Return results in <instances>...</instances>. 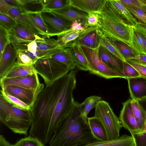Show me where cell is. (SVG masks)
Here are the masks:
<instances>
[{
    "label": "cell",
    "instance_id": "cell-1",
    "mask_svg": "<svg viewBox=\"0 0 146 146\" xmlns=\"http://www.w3.org/2000/svg\"><path fill=\"white\" fill-rule=\"evenodd\" d=\"M76 73L75 69L70 70L52 84L46 86L30 110L32 121L29 136L38 138L45 145L74 105Z\"/></svg>",
    "mask_w": 146,
    "mask_h": 146
},
{
    "label": "cell",
    "instance_id": "cell-2",
    "mask_svg": "<svg viewBox=\"0 0 146 146\" xmlns=\"http://www.w3.org/2000/svg\"><path fill=\"white\" fill-rule=\"evenodd\" d=\"M82 104L75 101L62 120L49 142L50 146H82L96 141L88 123L81 117Z\"/></svg>",
    "mask_w": 146,
    "mask_h": 146
},
{
    "label": "cell",
    "instance_id": "cell-3",
    "mask_svg": "<svg viewBox=\"0 0 146 146\" xmlns=\"http://www.w3.org/2000/svg\"><path fill=\"white\" fill-rule=\"evenodd\" d=\"M100 14L102 21L98 28L100 33L112 40L121 41L130 45V27L124 23L109 0Z\"/></svg>",
    "mask_w": 146,
    "mask_h": 146
},
{
    "label": "cell",
    "instance_id": "cell-4",
    "mask_svg": "<svg viewBox=\"0 0 146 146\" xmlns=\"http://www.w3.org/2000/svg\"><path fill=\"white\" fill-rule=\"evenodd\" d=\"M0 121L14 133L27 136L32 124V115L30 110L13 106L0 94Z\"/></svg>",
    "mask_w": 146,
    "mask_h": 146
},
{
    "label": "cell",
    "instance_id": "cell-5",
    "mask_svg": "<svg viewBox=\"0 0 146 146\" xmlns=\"http://www.w3.org/2000/svg\"><path fill=\"white\" fill-rule=\"evenodd\" d=\"M94 116L98 118L104 126L109 141L117 139L120 137V131L122 126L108 102L101 100L96 103Z\"/></svg>",
    "mask_w": 146,
    "mask_h": 146
},
{
    "label": "cell",
    "instance_id": "cell-6",
    "mask_svg": "<svg viewBox=\"0 0 146 146\" xmlns=\"http://www.w3.org/2000/svg\"><path fill=\"white\" fill-rule=\"evenodd\" d=\"M36 72L48 86L68 74L70 70L64 65L49 57L40 58L33 65Z\"/></svg>",
    "mask_w": 146,
    "mask_h": 146
},
{
    "label": "cell",
    "instance_id": "cell-7",
    "mask_svg": "<svg viewBox=\"0 0 146 146\" xmlns=\"http://www.w3.org/2000/svg\"><path fill=\"white\" fill-rule=\"evenodd\" d=\"M100 45L95 48L80 46L88 63L90 73L106 79L124 78L123 76L110 68L102 60L99 53Z\"/></svg>",
    "mask_w": 146,
    "mask_h": 146
},
{
    "label": "cell",
    "instance_id": "cell-8",
    "mask_svg": "<svg viewBox=\"0 0 146 146\" xmlns=\"http://www.w3.org/2000/svg\"><path fill=\"white\" fill-rule=\"evenodd\" d=\"M40 14L47 29L48 36L50 38L58 36L71 28L72 23L57 17L49 11H43Z\"/></svg>",
    "mask_w": 146,
    "mask_h": 146
},
{
    "label": "cell",
    "instance_id": "cell-9",
    "mask_svg": "<svg viewBox=\"0 0 146 146\" xmlns=\"http://www.w3.org/2000/svg\"><path fill=\"white\" fill-rule=\"evenodd\" d=\"M1 89L17 98L29 106L31 109L38 96L42 90L24 88L9 84H0Z\"/></svg>",
    "mask_w": 146,
    "mask_h": 146
},
{
    "label": "cell",
    "instance_id": "cell-10",
    "mask_svg": "<svg viewBox=\"0 0 146 146\" xmlns=\"http://www.w3.org/2000/svg\"><path fill=\"white\" fill-rule=\"evenodd\" d=\"M0 84L15 85L25 88L42 90L44 85L41 83L36 72L25 77L0 78Z\"/></svg>",
    "mask_w": 146,
    "mask_h": 146
},
{
    "label": "cell",
    "instance_id": "cell-11",
    "mask_svg": "<svg viewBox=\"0 0 146 146\" xmlns=\"http://www.w3.org/2000/svg\"><path fill=\"white\" fill-rule=\"evenodd\" d=\"M131 99L123 103L119 119L123 127L128 130L131 135L141 133L138 124L133 115L131 104Z\"/></svg>",
    "mask_w": 146,
    "mask_h": 146
},
{
    "label": "cell",
    "instance_id": "cell-12",
    "mask_svg": "<svg viewBox=\"0 0 146 146\" xmlns=\"http://www.w3.org/2000/svg\"><path fill=\"white\" fill-rule=\"evenodd\" d=\"M72 8L70 6L60 9L47 11L51 12L57 17L69 22L72 23L77 21L80 23L85 28L86 23L87 14Z\"/></svg>",
    "mask_w": 146,
    "mask_h": 146
},
{
    "label": "cell",
    "instance_id": "cell-13",
    "mask_svg": "<svg viewBox=\"0 0 146 146\" xmlns=\"http://www.w3.org/2000/svg\"><path fill=\"white\" fill-rule=\"evenodd\" d=\"M75 43L79 46L95 48L100 45V35L96 27H89L86 29Z\"/></svg>",
    "mask_w": 146,
    "mask_h": 146
},
{
    "label": "cell",
    "instance_id": "cell-14",
    "mask_svg": "<svg viewBox=\"0 0 146 146\" xmlns=\"http://www.w3.org/2000/svg\"><path fill=\"white\" fill-rule=\"evenodd\" d=\"M107 0H69L71 7L87 14L96 12L100 13Z\"/></svg>",
    "mask_w": 146,
    "mask_h": 146
},
{
    "label": "cell",
    "instance_id": "cell-15",
    "mask_svg": "<svg viewBox=\"0 0 146 146\" xmlns=\"http://www.w3.org/2000/svg\"><path fill=\"white\" fill-rule=\"evenodd\" d=\"M131 99L138 101L146 98V79L141 77L127 78Z\"/></svg>",
    "mask_w": 146,
    "mask_h": 146
},
{
    "label": "cell",
    "instance_id": "cell-16",
    "mask_svg": "<svg viewBox=\"0 0 146 146\" xmlns=\"http://www.w3.org/2000/svg\"><path fill=\"white\" fill-rule=\"evenodd\" d=\"M17 58V50L8 43L0 56V78L14 64Z\"/></svg>",
    "mask_w": 146,
    "mask_h": 146
},
{
    "label": "cell",
    "instance_id": "cell-17",
    "mask_svg": "<svg viewBox=\"0 0 146 146\" xmlns=\"http://www.w3.org/2000/svg\"><path fill=\"white\" fill-rule=\"evenodd\" d=\"M99 53L102 60L107 66L117 72L126 79L123 71L124 61L101 45L99 48Z\"/></svg>",
    "mask_w": 146,
    "mask_h": 146
},
{
    "label": "cell",
    "instance_id": "cell-18",
    "mask_svg": "<svg viewBox=\"0 0 146 146\" xmlns=\"http://www.w3.org/2000/svg\"><path fill=\"white\" fill-rule=\"evenodd\" d=\"M11 31L25 43L28 44L33 41H37L43 38L36 34L18 22Z\"/></svg>",
    "mask_w": 146,
    "mask_h": 146
},
{
    "label": "cell",
    "instance_id": "cell-19",
    "mask_svg": "<svg viewBox=\"0 0 146 146\" xmlns=\"http://www.w3.org/2000/svg\"><path fill=\"white\" fill-rule=\"evenodd\" d=\"M88 123L93 136L96 139L101 141H109L106 130L98 118L94 116L88 117Z\"/></svg>",
    "mask_w": 146,
    "mask_h": 146
},
{
    "label": "cell",
    "instance_id": "cell-20",
    "mask_svg": "<svg viewBox=\"0 0 146 146\" xmlns=\"http://www.w3.org/2000/svg\"><path fill=\"white\" fill-rule=\"evenodd\" d=\"M124 23L129 27H134L138 22L124 5L119 0H109Z\"/></svg>",
    "mask_w": 146,
    "mask_h": 146
},
{
    "label": "cell",
    "instance_id": "cell-21",
    "mask_svg": "<svg viewBox=\"0 0 146 146\" xmlns=\"http://www.w3.org/2000/svg\"><path fill=\"white\" fill-rule=\"evenodd\" d=\"M82 146H135L133 137L123 135L117 139L107 141L97 140Z\"/></svg>",
    "mask_w": 146,
    "mask_h": 146
},
{
    "label": "cell",
    "instance_id": "cell-22",
    "mask_svg": "<svg viewBox=\"0 0 146 146\" xmlns=\"http://www.w3.org/2000/svg\"><path fill=\"white\" fill-rule=\"evenodd\" d=\"M36 72L33 65H20L16 62L0 78L25 77L32 75Z\"/></svg>",
    "mask_w": 146,
    "mask_h": 146
},
{
    "label": "cell",
    "instance_id": "cell-23",
    "mask_svg": "<svg viewBox=\"0 0 146 146\" xmlns=\"http://www.w3.org/2000/svg\"><path fill=\"white\" fill-rule=\"evenodd\" d=\"M84 31H73L70 29L58 35L57 41L64 48H71Z\"/></svg>",
    "mask_w": 146,
    "mask_h": 146
},
{
    "label": "cell",
    "instance_id": "cell-24",
    "mask_svg": "<svg viewBox=\"0 0 146 146\" xmlns=\"http://www.w3.org/2000/svg\"><path fill=\"white\" fill-rule=\"evenodd\" d=\"M48 57L64 65L70 70H74L76 67L70 48H64Z\"/></svg>",
    "mask_w": 146,
    "mask_h": 146
},
{
    "label": "cell",
    "instance_id": "cell-25",
    "mask_svg": "<svg viewBox=\"0 0 146 146\" xmlns=\"http://www.w3.org/2000/svg\"><path fill=\"white\" fill-rule=\"evenodd\" d=\"M70 48L76 67L79 70L89 71L88 63L80 46L75 43Z\"/></svg>",
    "mask_w": 146,
    "mask_h": 146
},
{
    "label": "cell",
    "instance_id": "cell-26",
    "mask_svg": "<svg viewBox=\"0 0 146 146\" xmlns=\"http://www.w3.org/2000/svg\"><path fill=\"white\" fill-rule=\"evenodd\" d=\"M9 15L17 22L21 23L36 34L43 36L42 33L27 17L22 13L19 9L12 7L9 10Z\"/></svg>",
    "mask_w": 146,
    "mask_h": 146
},
{
    "label": "cell",
    "instance_id": "cell-27",
    "mask_svg": "<svg viewBox=\"0 0 146 146\" xmlns=\"http://www.w3.org/2000/svg\"><path fill=\"white\" fill-rule=\"evenodd\" d=\"M22 13L27 17L42 33L44 38H50L47 28L41 16V12H25Z\"/></svg>",
    "mask_w": 146,
    "mask_h": 146
},
{
    "label": "cell",
    "instance_id": "cell-28",
    "mask_svg": "<svg viewBox=\"0 0 146 146\" xmlns=\"http://www.w3.org/2000/svg\"><path fill=\"white\" fill-rule=\"evenodd\" d=\"M130 46L139 55L146 54L143 39L140 34L133 27H130Z\"/></svg>",
    "mask_w": 146,
    "mask_h": 146
},
{
    "label": "cell",
    "instance_id": "cell-29",
    "mask_svg": "<svg viewBox=\"0 0 146 146\" xmlns=\"http://www.w3.org/2000/svg\"><path fill=\"white\" fill-rule=\"evenodd\" d=\"M143 112L145 119L144 128L139 134L131 135L135 142V146H146V98L137 101Z\"/></svg>",
    "mask_w": 146,
    "mask_h": 146
},
{
    "label": "cell",
    "instance_id": "cell-30",
    "mask_svg": "<svg viewBox=\"0 0 146 146\" xmlns=\"http://www.w3.org/2000/svg\"><path fill=\"white\" fill-rule=\"evenodd\" d=\"M101 100L100 97L93 96L87 98L82 103L81 117L85 123H88V116L90 112L95 108L96 103Z\"/></svg>",
    "mask_w": 146,
    "mask_h": 146
},
{
    "label": "cell",
    "instance_id": "cell-31",
    "mask_svg": "<svg viewBox=\"0 0 146 146\" xmlns=\"http://www.w3.org/2000/svg\"><path fill=\"white\" fill-rule=\"evenodd\" d=\"M22 13L41 12L43 10L42 0H20Z\"/></svg>",
    "mask_w": 146,
    "mask_h": 146
},
{
    "label": "cell",
    "instance_id": "cell-32",
    "mask_svg": "<svg viewBox=\"0 0 146 146\" xmlns=\"http://www.w3.org/2000/svg\"><path fill=\"white\" fill-rule=\"evenodd\" d=\"M112 41L125 60L128 59L134 58L139 55L132 47L128 44L119 40Z\"/></svg>",
    "mask_w": 146,
    "mask_h": 146
},
{
    "label": "cell",
    "instance_id": "cell-33",
    "mask_svg": "<svg viewBox=\"0 0 146 146\" xmlns=\"http://www.w3.org/2000/svg\"><path fill=\"white\" fill-rule=\"evenodd\" d=\"M42 2L44 11L59 9L70 6L69 0H42Z\"/></svg>",
    "mask_w": 146,
    "mask_h": 146
},
{
    "label": "cell",
    "instance_id": "cell-34",
    "mask_svg": "<svg viewBox=\"0 0 146 146\" xmlns=\"http://www.w3.org/2000/svg\"><path fill=\"white\" fill-rule=\"evenodd\" d=\"M131 104L133 115L141 132L145 124V119L144 114L137 100L132 99Z\"/></svg>",
    "mask_w": 146,
    "mask_h": 146
},
{
    "label": "cell",
    "instance_id": "cell-35",
    "mask_svg": "<svg viewBox=\"0 0 146 146\" xmlns=\"http://www.w3.org/2000/svg\"><path fill=\"white\" fill-rule=\"evenodd\" d=\"M100 45L102 46L112 54L122 60H125L121 54L113 41L100 34Z\"/></svg>",
    "mask_w": 146,
    "mask_h": 146
},
{
    "label": "cell",
    "instance_id": "cell-36",
    "mask_svg": "<svg viewBox=\"0 0 146 146\" xmlns=\"http://www.w3.org/2000/svg\"><path fill=\"white\" fill-rule=\"evenodd\" d=\"M0 91V94L13 106L22 110H31V108L29 106L17 98L8 94L2 89Z\"/></svg>",
    "mask_w": 146,
    "mask_h": 146
},
{
    "label": "cell",
    "instance_id": "cell-37",
    "mask_svg": "<svg viewBox=\"0 0 146 146\" xmlns=\"http://www.w3.org/2000/svg\"><path fill=\"white\" fill-rule=\"evenodd\" d=\"M43 37L42 39L36 41L37 44V50H49L61 47L57 40L50 38Z\"/></svg>",
    "mask_w": 146,
    "mask_h": 146
},
{
    "label": "cell",
    "instance_id": "cell-38",
    "mask_svg": "<svg viewBox=\"0 0 146 146\" xmlns=\"http://www.w3.org/2000/svg\"><path fill=\"white\" fill-rule=\"evenodd\" d=\"M11 146H45L38 138L29 136L20 139Z\"/></svg>",
    "mask_w": 146,
    "mask_h": 146
},
{
    "label": "cell",
    "instance_id": "cell-39",
    "mask_svg": "<svg viewBox=\"0 0 146 146\" xmlns=\"http://www.w3.org/2000/svg\"><path fill=\"white\" fill-rule=\"evenodd\" d=\"M102 21V16L100 13L92 12L87 14L85 28L91 27H96L98 28L100 25Z\"/></svg>",
    "mask_w": 146,
    "mask_h": 146
},
{
    "label": "cell",
    "instance_id": "cell-40",
    "mask_svg": "<svg viewBox=\"0 0 146 146\" xmlns=\"http://www.w3.org/2000/svg\"><path fill=\"white\" fill-rule=\"evenodd\" d=\"M17 24V22L9 15L0 13V26L8 32L11 30Z\"/></svg>",
    "mask_w": 146,
    "mask_h": 146
},
{
    "label": "cell",
    "instance_id": "cell-41",
    "mask_svg": "<svg viewBox=\"0 0 146 146\" xmlns=\"http://www.w3.org/2000/svg\"><path fill=\"white\" fill-rule=\"evenodd\" d=\"M123 3L137 19L138 22L146 24V13L137 7Z\"/></svg>",
    "mask_w": 146,
    "mask_h": 146
},
{
    "label": "cell",
    "instance_id": "cell-42",
    "mask_svg": "<svg viewBox=\"0 0 146 146\" xmlns=\"http://www.w3.org/2000/svg\"><path fill=\"white\" fill-rule=\"evenodd\" d=\"M125 61L138 71L141 77L146 79V64L134 58L127 59Z\"/></svg>",
    "mask_w": 146,
    "mask_h": 146
},
{
    "label": "cell",
    "instance_id": "cell-43",
    "mask_svg": "<svg viewBox=\"0 0 146 146\" xmlns=\"http://www.w3.org/2000/svg\"><path fill=\"white\" fill-rule=\"evenodd\" d=\"M123 71L126 79L141 77L138 71L126 61L123 62Z\"/></svg>",
    "mask_w": 146,
    "mask_h": 146
},
{
    "label": "cell",
    "instance_id": "cell-44",
    "mask_svg": "<svg viewBox=\"0 0 146 146\" xmlns=\"http://www.w3.org/2000/svg\"><path fill=\"white\" fill-rule=\"evenodd\" d=\"M17 51V61L19 65L23 66H31L33 65L35 62L29 56L26 54L18 50Z\"/></svg>",
    "mask_w": 146,
    "mask_h": 146
},
{
    "label": "cell",
    "instance_id": "cell-45",
    "mask_svg": "<svg viewBox=\"0 0 146 146\" xmlns=\"http://www.w3.org/2000/svg\"><path fill=\"white\" fill-rule=\"evenodd\" d=\"M9 42H10L8 32L0 26V56L6 45Z\"/></svg>",
    "mask_w": 146,
    "mask_h": 146
},
{
    "label": "cell",
    "instance_id": "cell-46",
    "mask_svg": "<svg viewBox=\"0 0 146 146\" xmlns=\"http://www.w3.org/2000/svg\"><path fill=\"white\" fill-rule=\"evenodd\" d=\"M119 0L125 4L137 7L146 13V2L145 0Z\"/></svg>",
    "mask_w": 146,
    "mask_h": 146
},
{
    "label": "cell",
    "instance_id": "cell-47",
    "mask_svg": "<svg viewBox=\"0 0 146 146\" xmlns=\"http://www.w3.org/2000/svg\"><path fill=\"white\" fill-rule=\"evenodd\" d=\"M64 48L62 47L47 50H37L33 53L37 59L49 57L54 54L60 51Z\"/></svg>",
    "mask_w": 146,
    "mask_h": 146
},
{
    "label": "cell",
    "instance_id": "cell-48",
    "mask_svg": "<svg viewBox=\"0 0 146 146\" xmlns=\"http://www.w3.org/2000/svg\"><path fill=\"white\" fill-rule=\"evenodd\" d=\"M13 7L7 3L4 0H0V13L9 15L10 9Z\"/></svg>",
    "mask_w": 146,
    "mask_h": 146
},
{
    "label": "cell",
    "instance_id": "cell-49",
    "mask_svg": "<svg viewBox=\"0 0 146 146\" xmlns=\"http://www.w3.org/2000/svg\"><path fill=\"white\" fill-rule=\"evenodd\" d=\"M133 27L140 34L146 37V24L138 22Z\"/></svg>",
    "mask_w": 146,
    "mask_h": 146
},
{
    "label": "cell",
    "instance_id": "cell-50",
    "mask_svg": "<svg viewBox=\"0 0 146 146\" xmlns=\"http://www.w3.org/2000/svg\"><path fill=\"white\" fill-rule=\"evenodd\" d=\"M70 29L73 31H84L85 29L82 24L77 21L74 22L72 23Z\"/></svg>",
    "mask_w": 146,
    "mask_h": 146
},
{
    "label": "cell",
    "instance_id": "cell-51",
    "mask_svg": "<svg viewBox=\"0 0 146 146\" xmlns=\"http://www.w3.org/2000/svg\"><path fill=\"white\" fill-rule=\"evenodd\" d=\"M27 50L32 53L36 52L37 49V44L36 41H33L27 45Z\"/></svg>",
    "mask_w": 146,
    "mask_h": 146
},
{
    "label": "cell",
    "instance_id": "cell-52",
    "mask_svg": "<svg viewBox=\"0 0 146 146\" xmlns=\"http://www.w3.org/2000/svg\"><path fill=\"white\" fill-rule=\"evenodd\" d=\"M7 3L13 7L16 8L21 10V4L20 0H4Z\"/></svg>",
    "mask_w": 146,
    "mask_h": 146
},
{
    "label": "cell",
    "instance_id": "cell-53",
    "mask_svg": "<svg viewBox=\"0 0 146 146\" xmlns=\"http://www.w3.org/2000/svg\"><path fill=\"white\" fill-rule=\"evenodd\" d=\"M12 144L7 141L2 135L0 136V146H11Z\"/></svg>",
    "mask_w": 146,
    "mask_h": 146
},
{
    "label": "cell",
    "instance_id": "cell-54",
    "mask_svg": "<svg viewBox=\"0 0 146 146\" xmlns=\"http://www.w3.org/2000/svg\"><path fill=\"white\" fill-rule=\"evenodd\" d=\"M134 59H137L141 62L146 64V54H139Z\"/></svg>",
    "mask_w": 146,
    "mask_h": 146
},
{
    "label": "cell",
    "instance_id": "cell-55",
    "mask_svg": "<svg viewBox=\"0 0 146 146\" xmlns=\"http://www.w3.org/2000/svg\"><path fill=\"white\" fill-rule=\"evenodd\" d=\"M141 35V36H142V37L143 38L144 42V45H145V52H146V37H145L144 36L141 35Z\"/></svg>",
    "mask_w": 146,
    "mask_h": 146
}]
</instances>
